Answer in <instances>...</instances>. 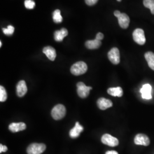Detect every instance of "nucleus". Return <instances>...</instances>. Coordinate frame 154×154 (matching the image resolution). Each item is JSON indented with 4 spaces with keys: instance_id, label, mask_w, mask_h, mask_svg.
Here are the masks:
<instances>
[{
    "instance_id": "obj_1",
    "label": "nucleus",
    "mask_w": 154,
    "mask_h": 154,
    "mask_svg": "<svg viewBox=\"0 0 154 154\" xmlns=\"http://www.w3.org/2000/svg\"><path fill=\"white\" fill-rule=\"evenodd\" d=\"M88 70V66L86 63L79 61L74 63L71 67L70 72L74 75H80L85 74Z\"/></svg>"
},
{
    "instance_id": "obj_2",
    "label": "nucleus",
    "mask_w": 154,
    "mask_h": 154,
    "mask_svg": "<svg viewBox=\"0 0 154 154\" xmlns=\"http://www.w3.org/2000/svg\"><path fill=\"white\" fill-rule=\"evenodd\" d=\"M66 110L63 105H57L51 110V116L55 120L62 119L66 115Z\"/></svg>"
},
{
    "instance_id": "obj_3",
    "label": "nucleus",
    "mask_w": 154,
    "mask_h": 154,
    "mask_svg": "<svg viewBox=\"0 0 154 154\" xmlns=\"http://www.w3.org/2000/svg\"><path fill=\"white\" fill-rule=\"evenodd\" d=\"M46 146L42 143H32L27 149L28 154H41L46 149Z\"/></svg>"
},
{
    "instance_id": "obj_4",
    "label": "nucleus",
    "mask_w": 154,
    "mask_h": 154,
    "mask_svg": "<svg viewBox=\"0 0 154 154\" xmlns=\"http://www.w3.org/2000/svg\"><path fill=\"white\" fill-rule=\"evenodd\" d=\"M133 39L134 41L140 45H143L146 43V37L143 29L138 28L135 29L133 34Z\"/></svg>"
},
{
    "instance_id": "obj_5",
    "label": "nucleus",
    "mask_w": 154,
    "mask_h": 154,
    "mask_svg": "<svg viewBox=\"0 0 154 154\" xmlns=\"http://www.w3.org/2000/svg\"><path fill=\"white\" fill-rule=\"evenodd\" d=\"M77 86V93L82 98H86L90 94V90L92 89L91 87L86 86L84 83L81 82L78 83Z\"/></svg>"
},
{
    "instance_id": "obj_6",
    "label": "nucleus",
    "mask_w": 154,
    "mask_h": 154,
    "mask_svg": "<svg viewBox=\"0 0 154 154\" xmlns=\"http://www.w3.org/2000/svg\"><path fill=\"white\" fill-rule=\"evenodd\" d=\"M101 141L103 144L110 147H116L119 144L118 139L108 134H105L102 137Z\"/></svg>"
},
{
    "instance_id": "obj_7",
    "label": "nucleus",
    "mask_w": 154,
    "mask_h": 154,
    "mask_svg": "<svg viewBox=\"0 0 154 154\" xmlns=\"http://www.w3.org/2000/svg\"><path fill=\"white\" fill-rule=\"evenodd\" d=\"M108 58L111 62L114 65H118L120 62V53L116 48H113L108 53Z\"/></svg>"
},
{
    "instance_id": "obj_8",
    "label": "nucleus",
    "mask_w": 154,
    "mask_h": 154,
    "mask_svg": "<svg viewBox=\"0 0 154 154\" xmlns=\"http://www.w3.org/2000/svg\"><path fill=\"white\" fill-rule=\"evenodd\" d=\"M134 143L137 145L147 146L150 143V140L147 135L143 134H139L134 138Z\"/></svg>"
},
{
    "instance_id": "obj_9",
    "label": "nucleus",
    "mask_w": 154,
    "mask_h": 154,
    "mask_svg": "<svg viewBox=\"0 0 154 154\" xmlns=\"http://www.w3.org/2000/svg\"><path fill=\"white\" fill-rule=\"evenodd\" d=\"M17 94L19 97H23L28 91V88L25 81H20L17 85Z\"/></svg>"
},
{
    "instance_id": "obj_10",
    "label": "nucleus",
    "mask_w": 154,
    "mask_h": 154,
    "mask_svg": "<svg viewBox=\"0 0 154 154\" xmlns=\"http://www.w3.org/2000/svg\"><path fill=\"white\" fill-rule=\"evenodd\" d=\"M151 90L152 88L150 85L145 84L143 85V87L140 90L143 99H151L152 98Z\"/></svg>"
},
{
    "instance_id": "obj_11",
    "label": "nucleus",
    "mask_w": 154,
    "mask_h": 154,
    "mask_svg": "<svg viewBox=\"0 0 154 154\" xmlns=\"http://www.w3.org/2000/svg\"><path fill=\"white\" fill-rule=\"evenodd\" d=\"M97 105L100 110H105L112 106V102L110 99L100 98L97 101Z\"/></svg>"
},
{
    "instance_id": "obj_12",
    "label": "nucleus",
    "mask_w": 154,
    "mask_h": 154,
    "mask_svg": "<svg viewBox=\"0 0 154 154\" xmlns=\"http://www.w3.org/2000/svg\"><path fill=\"white\" fill-rule=\"evenodd\" d=\"M119 26L123 29H127L129 26L130 18L125 13H121L118 17Z\"/></svg>"
},
{
    "instance_id": "obj_13",
    "label": "nucleus",
    "mask_w": 154,
    "mask_h": 154,
    "mask_svg": "<svg viewBox=\"0 0 154 154\" xmlns=\"http://www.w3.org/2000/svg\"><path fill=\"white\" fill-rule=\"evenodd\" d=\"M26 126L23 122L12 123L9 126V130L13 132H17L25 130Z\"/></svg>"
},
{
    "instance_id": "obj_14",
    "label": "nucleus",
    "mask_w": 154,
    "mask_h": 154,
    "mask_svg": "<svg viewBox=\"0 0 154 154\" xmlns=\"http://www.w3.org/2000/svg\"><path fill=\"white\" fill-rule=\"evenodd\" d=\"M83 127L78 122H77L75 123V127H73L72 130L70 131V137L72 138H77L80 135L81 132L83 131Z\"/></svg>"
},
{
    "instance_id": "obj_15",
    "label": "nucleus",
    "mask_w": 154,
    "mask_h": 154,
    "mask_svg": "<svg viewBox=\"0 0 154 154\" xmlns=\"http://www.w3.org/2000/svg\"><path fill=\"white\" fill-rule=\"evenodd\" d=\"M43 53L50 61H54L56 58V51L55 49L51 46H46L44 48Z\"/></svg>"
},
{
    "instance_id": "obj_16",
    "label": "nucleus",
    "mask_w": 154,
    "mask_h": 154,
    "mask_svg": "<svg viewBox=\"0 0 154 154\" xmlns=\"http://www.w3.org/2000/svg\"><path fill=\"white\" fill-rule=\"evenodd\" d=\"M67 35H68L67 30L65 28H62L60 30L55 31L54 34V37L56 41L61 42Z\"/></svg>"
},
{
    "instance_id": "obj_17",
    "label": "nucleus",
    "mask_w": 154,
    "mask_h": 154,
    "mask_svg": "<svg viewBox=\"0 0 154 154\" xmlns=\"http://www.w3.org/2000/svg\"><path fill=\"white\" fill-rule=\"evenodd\" d=\"M101 45H102L101 41L97 39H95L94 40L88 41L85 43L86 47L88 49H98L99 47L101 46Z\"/></svg>"
},
{
    "instance_id": "obj_18",
    "label": "nucleus",
    "mask_w": 154,
    "mask_h": 154,
    "mask_svg": "<svg viewBox=\"0 0 154 154\" xmlns=\"http://www.w3.org/2000/svg\"><path fill=\"white\" fill-rule=\"evenodd\" d=\"M107 93L112 96L121 97L123 95V90L121 87L116 88H111L107 90Z\"/></svg>"
},
{
    "instance_id": "obj_19",
    "label": "nucleus",
    "mask_w": 154,
    "mask_h": 154,
    "mask_svg": "<svg viewBox=\"0 0 154 154\" xmlns=\"http://www.w3.org/2000/svg\"><path fill=\"white\" fill-rule=\"evenodd\" d=\"M145 58L148 63L149 67L154 70V53L151 51L147 52L144 54Z\"/></svg>"
},
{
    "instance_id": "obj_20",
    "label": "nucleus",
    "mask_w": 154,
    "mask_h": 154,
    "mask_svg": "<svg viewBox=\"0 0 154 154\" xmlns=\"http://www.w3.org/2000/svg\"><path fill=\"white\" fill-rule=\"evenodd\" d=\"M53 19L55 23H60L62 21L63 18L61 16V11L58 9L55 10L53 13Z\"/></svg>"
},
{
    "instance_id": "obj_21",
    "label": "nucleus",
    "mask_w": 154,
    "mask_h": 154,
    "mask_svg": "<svg viewBox=\"0 0 154 154\" xmlns=\"http://www.w3.org/2000/svg\"><path fill=\"white\" fill-rule=\"evenodd\" d=\"M143 5L150 9L152 14H154V0H143Z\"/></svg>"
},
{
    "instance_id": "obj_22",
    "label": "nucleus",
    "mask_w": 154,
    "mask_h": 154,
    "mask_svg": "<svg viewBox=\"0 0 154 154\" xmlns=\"http://www.w3.org/2000/svg\"><path fill=\"white\" fill-rule=\"evenodd\" d=\"M7 93H6V91L5 88L1 86H0V101L1 102H4L6 101V100L7 99Z\"/></svg>"
},
{
    "instance_id": "obj_23",
    "label": "nucleus",
    "mask_w": 154,
    "mask_h": 154,
    "mask_svg": "<svg viewBox=\"0 0 154 154\" xmlns=\"http://www.w3.org/2000/svg\"><path fill=\"white\" fill-rule=\"evenodd\" d=\"M2 30L5 35H11L14 32V28L13 26L9 25L8 26L7 28H3Z\"/></svg>"
},
{
    "instance_id": "obj_24",
    "label": "nucleus",
    "mask_w": 154,
    "mask_h": 154,
    "mask_svg": "<svg viewBox=\"0 0 154 154\" xmlns=\"http://www.w3.org/2000/svg\"><path fill=\"white\" fill-rule=\"evenodd\" d=\"M35 2L32 0H25V6L28 9H32L35 7Z\"/></svg>"
},
{
    "instance_id": "obj_25",
    "label": "nucleus",
    "mask_w": 154,
    "mask_h": 154,
    "mask_svg": "<svg viewBox=\"0 0 154 154\" xmlns=\"http://www.w3.org/2000/svg\"><path fill=\"white\" fill-rule=\"evenodd\" d=\"M98 0H85V2L87 5L89 6H92L95 5Z\"/></svg>"
},
{
    "instance_id": "obj_26",
    "label": "nucleus",
    "mask_w": 154,
    "mask_h": 154,
    "mask_svg": "<svg viewBox=\"0 0 154 154\" xmlns=\"http://www.w3.org/2000/svg\"><path fill=\"white\" fill-rule=\"evenodd\" d=\"M8 150V147L4 146V145H2V144H0V152L2 153V152H5L6 151H7Z\"/></svg>"
},
{
    "instance_id": "obj_27",
    "label": "nucleus",
    "mask_w": 154,
    "mask_h": 154,
    "mask_svg": "<svg viewBox=\"0 0 154 154\" xmlns=\"http://www.w3.org/2000/svg\"><path fill=\"white\" fill-rule=\"evenodd\" d=\"M104 38V35L102 33H98L96 35V38L99 41H101Z\"/></svg>"
},
{
    "instance_id": "obj_28",
    "label": "nucleus",
    "mask_w": 154,
    "mask_h": 154,
    "mask_svg": "<svg viewBox=\"0 0 154 154\" xmlns=\"http://www.w3.org/2000/svg\"><path fill=\"white\" fill-rule=\"evenodd\" d=\"M114 16H115L116 17H117V18H118V17L119 16L121 15V13L120 11H114Z\"/></svg>"
},
{
    "instance_id": "obj_29",
    "label": "nucleus",
    "mask_w": 154,
    "mask_h": 154,
    "mask_svg": "<svg viewBox=\"0 0 154 154\" xmlns=\"http://www.w3.org/2000/svg\"><path fill=\"white\" fill-rule=\"evenodd\" d=\"M105 154H118L116 151H107Z\"/></svg>"
},
{
    "instance_id": "obj_30",
    "label": "nucleus",
    "mask_w": 154,
    "mask_h": 154,
    "mask_svg": "<svg viewBox=\"0 0 154 154\" xmlns=\"http://www.w3.org/2000/svg\"><path fill=\"white\" fill-rule=\"evenodd\" d=\"M1 46H2V42L0 41V47H1Z\"/></svg>"
},
{
    "instance_id": "obj_31",
    "label": "nucleus",
    "mask_w": 154,
    "mask_h": 154,
    "mask_svg": "<svg viewBox=\"0 0 154 154\" xmlns=\"http://www.w3.org/2000/svg\"><path fill=\"white\" fill-rule=\"evenodd\" d=\"M117 1H119V2H121L122 0H117Z\"/></svg>"
}]
</instances>
